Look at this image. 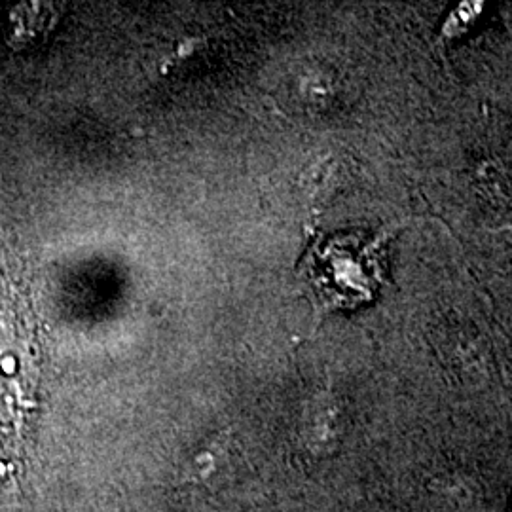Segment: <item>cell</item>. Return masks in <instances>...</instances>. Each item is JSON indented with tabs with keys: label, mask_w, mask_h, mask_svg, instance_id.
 I'll use <instances>...</instances> for the list:
<instances>
[{
	"label": "cell",
	"mask_w": 512,
	"mask_h": 512,
	"mask_svg": "<svg viewBox=\"0 0 512 512\" xmlns=\"http://www.w3.org/2000/svg\"><path fill=\"white\" fill-rule=\"evenodd\" d=\"M300 433L311 454L325 458L336 452L342 439V414L330 395L321 393L306 406Z\"/></svg>",
	"instance_id": "obj_3"
},
{
	"label": "cell",
	"mask_w": 512,
	"mask_h": 512,
	"mask_svg": "<svg viewBox=\"0 0 512 512\" xmlns=\"http://www.w3.org/2000/svg\"><path fill=\"white\" fill-rule=\"evenodd\" d=\"M382 239H321L306 256V277L321 310L355 308L376 293L384 277Z\"/></svg>",
	"instance_id": "obj_2"
},
{
	"label": "cell",
	"mask_w": 512,
	"mask_h": 512,
	"mask_svg": "<svg viewBox=\"0 0 512 512\" xmlns=\"http://www.w3.org/2000/svg\"><path fill=\"white\" fill-rule=\"evenodd\" d=\"M232 463V439L228 433H219L209 444L190 461L184 471V482L196 484H215L222 471Z\"/></svg>",
	"instance_id": "obj_4"
},
{
	"label": "cell",
	"mask_w": 512,
	"mask_h": 512,
	"mask_svg": "<svg viewBox=\"0 0 512 512\" xmlns=\"http://www.w3.org/2000/svg\"><path fill=\"white\" fill-rule=\"evenodd\" d=\"M38 346L25 311L0 302V478L18 492L19 473L37 408Z\"/></svg>",
	"instance_id": "obj_1"
}]
</instances>
